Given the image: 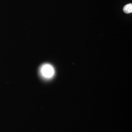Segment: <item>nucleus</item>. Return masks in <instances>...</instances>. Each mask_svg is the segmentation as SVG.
I'll return each instance as SVG.
<instances>
[{"label":"nucleus","instance_id":"1","mask_svg":"<svg viewBox=\"0 0 132 132\" xmlns=\"http://www.w3.org/2000/svg\"><path fill=\"white\" fill-rule=\"evenodd\" d=\"M41 75L45 78H51L54 74V70L53 68L51 65H43L40 69Z\"/></svg>","mask_w":132,"mask_h":132},{"label":"nucleus","instance_id":"2","mask_svg":"<svg viewBox=\"0 0 132 132\" xmlns=\"http://www.w3.org/2000/svg\"><path fill=\"white\" fill-rule=\"evenodd\" d=\"M123 11L126 13H131L132 12V4H129L124 6Z\"/></svg>","mask_w":132,"mask_h":132}]
</instances>
